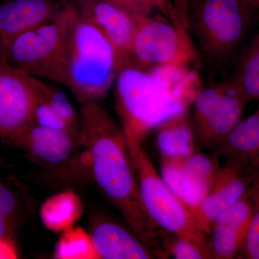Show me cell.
<instances>
[{
  "label": "cell",
  "mask_w": 259,
  "mask_h": 259,
  "mask_svg": "<svg viewBox=\"0 0 259 259\" xmlns=\"http://www.w3.org/2000/svg\"><path fill=\"white\" fill-rule=\"evenodd\" d=\"M80 116L81 144L88 150L92 175L99 189L156 258H168L163 246L165 231L145 208L120 123L97 101L81 104Z\"/></svg>",
  "instance_id": "cell-1"
},
{
  "label": "cell",
  "mask_w": 259,
  "mask_h": 259,
  "mask_svg": "<svg viewBox=\"0 0 259 259\" xmlns=\"http://www.w3.org/2000/svg\"><path fill=\"white\" fill-rule=\"evenodd\" d=\"M74 3L65 40V88L80 104L103 98L118 72L111 44Z\"/></svg>",
  "instance_id": "cell-2"
},
{
  "label": "cell",
  "mask_w": 259,
  "mask_h": 259,
  "mask_svg": "<svg viewBox=\"0 0 259 259\" xmlns=\"http://www.w3.org/2000/svg\"><path fill=\"white\" fill-rule=\"evenodd\" d=\"M114 85L119 123L128 142L143 144L161 122L183 111L148 70L138 65L121 68Z\"/></svg>",
  "instance_id": "cell-3"
},
{
  "label": "cell",
  "mask_w": 259,
  "mask_h": 259,
  "mask_svg": "<svg viewBox=\"0 0 259 259\" xmlns=\"http://www.w3.org/2000/svg\"><path fill=\"white\" fill-rule=\"evenodd\" d=\"M258 18L239 0H187V29L202 52L216 62L236 52Z\"/></svg>",
  "instance_id": "cell-4"
},
{
  "label": "cell",
  "mask_w": 259,
  "mask_h": 259,
  "mask_svg": "<svg viewBox=\"0 0 259 259\" xmlns=\"http://www.w3.org/2000/svg\"><path fill=\"white\" fill-rule=\"evenodd\" d=\"M127 145L141 199L150 218L163 231L209 250L208 235L199 228L188 206L162 179L143 144L127 142Z\"/></svg>",
  "instance_id": "cell-5"
},
{
  "label": "cell",
  "mask_w": 259,
  "mask_h": 259,
  "mask_svg": "<svg viewBox=\"0 0 259 259\" xmlns=\"http://www.w3.org/2000/svg\"><path fill=\"white\" fill-rule=\"evenodd\" d=\"M74 3L61 6L55 18L20 35L0 59L27 74L64 86L65 40Z\"/></svg>",
  "instance_id": "cell-6"
},
{
  "label": "cell",
  "mask_w": 259,
  "mask_h": 259,
  "mask_svg": "<svg viewBox=\"0 0 259 259\" xmlns=\"http://www.w3.org/2000/svg\"><path fill=\"white\" fill-rule=\"evenodd\" d=\"M133 64L144 69L163 65L192 66L198 52L188 29L163 15L136 19Z\"/></svg>",
  "instance_id": "cell-7"
},
{
  "label": "cell",
  "mask_w": 259,
  "mask_h": 259,
  "mask_svg": "<svg viewBox=\"0 0 259 259\" xmlns=\"http://www.w3.org/2000/svg\"><path fill=\"white\" fill-rule=\"evenodd\" d=\"M35 76L0 59V138L11 143L32 123Z\"/></svg>",
  "instance_id": "cell-8"
},
{
  "label": "cell",
  "mask_w": 259,
  "mask_h": 259,
  "mask_svg": "<svg viewBox=\"0 0 259 259\" xmlns=\"http://www.w3.org/2000/svg\"><path fill=\"white\" fill-rule=\"evenodd\" d=\"M252 185L253 175L248 160L226 158L208 193L198 205L190 209L199 228L209 236L217 218L245 197Z\"/></svg>",
  "instance_id": "cell-9"
},
{
  "label": "cell",
  "mask_w": 259,
  "mask_h": 259,
  "mask_svg": "<svg viewBox=\"0 0 259 259\" xmlns=\"http://www.w3.org/2000/svg\"><path fill=\"white\" fill-rule=\"evenodd\" d=\"M220 167L215 156L197 151L181 157L161 158L159 173L166 185L191 209L208 193Z\"/></svg>",
  "instance_id": "cell-10"
},
{
  "label": "cell",
  "mask_w": 259,
  "mask_h": 259,
  "mask_svg": "<svg viewBox=\"0 0 259 259\" xmlns=\"http://www.w3.org/2000/svg\"><path fill=\"white\" fill-rule=\"evenodd\" d=\"M74 3L81 14L97 27L111 44L117 58L118 71L133 64L136 18L103 0H75Z\"/></svg>",
  "instance_id": "cell-11"
},
{
  "label": "cell",
  "mask_w": 259,
  "mask_h": 259,
  "mask_svg": "<svg viewBox=\"0 0 259 259\" xmlns=\"http://www.w3.org/2000/svg\"><path fill=\"white\" fill-rule=\"evenodd\" d=\"M10 144L24 151L33 163L47 169L64 166L81 147V138L71 133L32 123L24 129Z\"/></svg>",
  "instance_id": "cell-12"
},
{
  "label": "cell",
  "mask_w": 259,
  "mask_h": 259,
  "mask_svg": "<svg viewBox=\"0 0 259 259\" xmlns=\"http://www.w3.org/2000/svg\"><path fill=\"white\" fill-rule=\"evenodd\" d=\"M253 212V200L250 190L241 200L217 218L208 236L212 258H241Z\"/></svg>",
  "instance_id": "cell-13"
},
{
  "label": "cell",
  "mask_w": 259,
  "mask_h": 259,
  "mask_svg": "<svg viewBox=\"0 0 259 259\" xmlns=\"http://www.w3.org/2000/svg\"><path fill=\"white\" fill-rule=\"evenodd\" d=\"M248 102L234 79L229 80L223 96L199 122L194 124L197 141L204 147L214 151L241 120Z\"/></svg>",
  "instance_id": "cell-14"
},
{
  "label": "cell",
  "mask_w": 259,
  "mask_h": 259,
  "mask_svg": "<svg viewBox=\"0 0 259 259\" xmlns=\"http://www.w3.org/2000/svg\"><path fill=\"white\" fill-rule=\"evenodd\" d=\"M60 8L53 0H10L0 5V58L16 37L49 23Z\"/></svg>",
  "instance_id": "cell-15"
},
{
  "label": "cell",
  "mask_w": 259,
  "mask_h": 259,
  "mask_svg": "<svg viewBox=\"0 0 259 259\" xmlns=\"http://www.w3.org/2000/svg\"><path fill=\"white\" fill-rule=\"evenodd\" d=\"M89 233L97 258H156L151 249L129 226L125 227L111 218H97Z\"/></svg>",
  "instance_id": "cell-16"
},
{
  "label": "cell",
  "mask_w": 259,
  "mask_h": 259,
  "mask_svg": "<svg viewBox=\"0 0 259 259\" xmlns=\"http://www.w3.org/2000/svg\"><path fill=\"white\" fill-rule=\"evenodd\" d=\"M161 158L188 156L197 151V136L190 109L163 120L153 131Z\"/></svg>",
  "instance_id": "cell-17"
},
{
  "label": "cell",
  "mask_w": 259,
  "mask_h": 259,
  "mask_svg": "<svg viewBox=\"0 0 259 259\" xmlns=\"http://www.w3.org/2000/svg\"><path fill=\"white\" fill-rule=\"evenodd\" d=\"M146 69L182 110L192 107L196 97L203 88L198 72L192 66L163 65Z\"/></svg>",
  "instance_id": "cell-18"
},
{
  "label": "cell",
  "mask_w": 259,
  "mask_h": 259,
  "mask_svg": "<svg viewBox=\"0 0 259 259\" xmlns=\"http://www.w3.org/2000/svg\"><path fill=\"white\" fill-rule=\"evenodd\" d=\"M25 193L16 181L0 177V238L16 241L29 209Z\"/></svg>",
  "instance_id": "cell-19"
},
{
  "label": "cell",
  "mask_w": 259,
  "mask_h": 259,
  "mask_svg": "<svg viewBox=\"0 0 259 259\" xmlns=\"http://www.w3.org/2000/svg\"><path fill=\"white\" fill-rule=\"evenodd\" d=\"M225 158H259V102L255 111L241 119L213 151Z\"/></svg>",
  "instance_id": "cell-20"
},
{
  "label": "cell",
  "mask_w": 259,
  "mask_h": 259,
  "mask_svg": "<svg viewBox=\"0 0 259 259\" xmlns=\"http://www.w3.org/2000/svg\"><path fill=\"white\" fill-rule=\"evenodd\" d=\"M83 212L81 199L75 192L69 190L48 199L40 207V215L47 229L61 233L74 226Z\"/></svg>",
  "instance_id": "cell-21"
},
{
  "label": "cell",
  "mask_w": 259,
  "mask_h": 259,
  "mask_svg": "<svg viewBox=\"0 0 259 259\" xmlns=\"http://www.w3.org/2000/svg\"><path fill=\"white\" fill-rule=\"evenodd\" d=\"M54 256L58 259L97 258L89 232L74 226L61 232Z\"/></svg>",
  "instance_id": "cell-22"
},
{
  "label": "cell",
  "mask_w": 259,
  "mask_h": 259,
  "mask_svg": "<svg viewBox=\"0 0 259 259\" xmlns=\"http://www.w3.org/2000/svg\"><path fill=\"white\" fill-rule=\"evenodd\" d=\"M248 101L259 102V31L250 41L233 78Z\"/></svg>",
  "instance_id": "cell-23"
},
{
  "label": "cell",
  "mask_w": 259,
  "mask_h": 259,
  "mask_svg": "<svg viewBox=\"0 0 259 259\" xmlns=\"http://www.w3.org/2000/svg\"><path fill=\"white\" fill-rule=\"evenodd\" d=\"M36 95L58 114L76 128L80 129V120L69 99L60 90L53 88L40 78H35Z\"/></svg>",
  "instance_id": "cell-24"
},
{
  "label": "cell",
  "mask_w": 259,
  "mask_h": 259,
  "mask_svg": "<svg viewBox=\"0 0 259 259\" xmlns=\"http://www.w3.org/2000/svg\"><path fill=\"white\" fill-rule=\"evenodd\" d=\"M125 10L135 18L153 15L158 12L174 23L182 25L173 5L168 0H103Z\"/></svg>",
  "instance_id": "cell-25"
},
{
  "label": "cell",
  "mask_w": 259,
  "mask_h": 259,
  "mask_svg": "<svg viewBox=\"0 0 259 259\" xmlns=\"http://www.w3.org/2000/svg\"><path fill=\"white\" fill-rule=\"evenodd\" d=\"M163 246L168 256L176 259L212 258L209 250L185 238L165 232Z\"/></svg>",
  "instance_id": "cell-26"
},
{
  "label": "cell",
  "mask_w": 259,
  "mask_h": 259,
  "mask_svg": "<svg viewBox=\"0 0 259 259\" xmlns=\"http://www.w3.org/2000/svg\"><path fill=\"white\" fill-rule=\"evenodd\" d=\"M32 122L42 127L66 131L80 136V129L76 128L58 115L49 105L36 95L32 110Z\"/></svg>",
  "instance_id": "cell-27"
},
{
  "label": "cell",
  "mask_w": 259,
  "mask_h": 259,
  "mask_svg": "<svg viewBox=\"0 0 259 259\" xmlns=\"http://www.w3.org/2000/svg\"><path fill=\"white\" fill-rule=\"evenodd\" d=\"M250 192L253 200V212L240 258L259 259V196L252 187Z\"/></svg>",
  "instance_id": "cell-28"
},
{
  "label": "cell",
  "mask_w": 259,
  "mask_h": 259,
  "mask_svg": "<svg viewBox=\"0 0 259 259\" xmlns=\"http://www.w3.org/2000/svg\"><path fill=\"white\" fill-rule=\"evenodd\" d=\"M18 255L16 241L0 238V259L17 258Z\"/></svg>",
  "instance_id": "cell-29"
},
{
  "label": "cell",
  "mask_w": 259,
  "mask_h": 259,
  "mask_svg": "<svg viewBox=\"0 0 259 259\" xmlns=\"http://www.w3.org/2000/svg\"><path fill=\"white\" fill-rule=\"evenodd\" d=\"M171 3L180 23L187 27V0H171Z\"/></svg>",
  "instance_id": "cell-30"
},
{
  "label": "cell",
  "mask_w": 259,
  "mask_h": 259,
  "mask_svg": "<svg viewBox=\"0 0 259 259\" xmlns=\"http://www.w3.org/2000/svg\"><path fill=\"white\" fill-rule=\"evenodd\" d=\"M250 167H251L252 175H253V185L252 189L259 196V161L255 158H248Z\"/></svg>",
  "instance_id": "cell-31"
},
{
  "label": "cell",
  "mask_w": 259,
  "mask_h": 259,
  "mask_svg": "<svg viewBox=\"0 0 259 259\" xmlns=\"http://www.w3.org/2000/svg\"><path fill=\"white\" fill-rule=\"evenodd\" d=\"M259 18V0H239Z\"/></svg>",
  "instance_id": "cell-32"
},
{
  "label": "cell",
  "mask_w": 259,
  "mask_h": 259,
  "mask_svg": "<svg viewBox=\"0 0 259 259\" xmlns=\"http://www.w3.org/2000/svg\"><path fill=\"white\" fill-rule=\"evenodd\" d=\"M8 166V163H6L4 158L1 156L0 154V167H3V168H5V167Z\"/></svg>",
  "instance_id": "cell-33"
},
{
  "label": "cell",
  "mask_w": 259,
  "mask_h": 259,
  "mask_svg": "<svg viewBox=\"0 0 259 259\" xmlns=\"http://www.w3.org/2000/svg\"><path fill=\"white\" fill-rule=\"evenodd\" d=\"M252 158V157H251ZM253 158H256L257 160H258V161H259V158L258 157H253Z\"/></svg>",
  "instance_id": "cell-34"
},
{
  "label": "cell",
  "mask_w": 259,
  "mask_h": 259,
  "mask_svg": "<svg viewBox=\"0 0 259 259\" xmlns=\"http://www.w3.org/2000/svg\"><path fill=\"white\" fill-rule=\"evenodd\" d=\"M168 2H170V3H171V4H172L171 0H168Z\"/></svg>",
  "instance_id": "cell-35"
}]
</instances>
